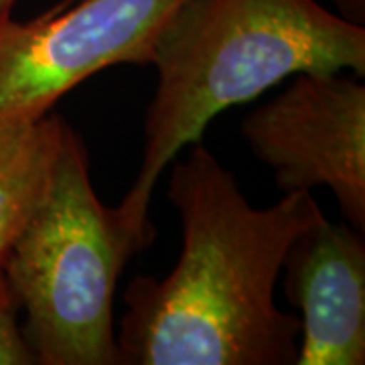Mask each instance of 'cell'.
<instances>
[{
	"instance_id": "1",
	"label": "cell",
	"mask_w": 365,
	"mask_h": 365,
	"mask_svg": "<svg viewBox=\"0 0 365 365\" xmlns=\"http://www.w3.org/2000/svg\"><path fill=\"white\" fill-rule=\"evenodd\" d=\"M167 195L181 254L165 278L138 274L124 290L118 365H294L300 319L274 292L290 244L323 213L311 191L254 207L195 143L170 170Z\"/></svg>"
},
{
	"instance_id": "2",
	"label": "cell",
	"mask_w": 365,
	"mask_h": 365,
	"mask_svg": "<svg viewBox=\"0 0 365 365\" xmlns=\"http://www.w3.org/2000/svg\"><path fill=\"white\" fill-rule=\"evenodd\" d=\"M157 90L143 160L118 215L148 248L150 199L163 170L213 118L297 73L365 76V26L317 0H185L155 47Z\"/></svg>"
},
{
	"instance_id": "3",
	"label": "cell",
	"mask_w": 365,
	"mask_h": 365,
	"mask_svg": "<svg viewBox=\"0 0 365 365\" xmlns=\"http://www.w3.org/2000/svg\"><path fill=\"white\" fill-rule=\"evenodd\" d=\"M144 246L96 195L83 140L69 124L51 185L4 266L37 365H118L114 297Z\"/></svg>"
},
{
	"instance_id": "4",
	"label": "cell",
	"mask_w": 365,
	"mask_h": 365,
	"mask_svg": "<svg viewBox=\"0 0 365 365\" xmlns=\"http://www.w3.org/2000/svg\"><path fill=\"white\" fill-rule=\"evenodd\" d=\"M185 0H66L33 21H0V126L47 116L67 91L114 66H153Z\"/></svg>"
},
{
	"instance_id": "5",
	"label": "cell",
	"mask_w": 365,
	"mask_h": 365,
	"mask_svg": "<svg viewBox=\"0 0 365 365\" xmlns=\"http://www.w3.org/2000/svg\"><path fill=\"white\" fill-rule=\"evenodd\" d=\"M359 76L297 73L242 120V136L276 187H327L353 230H365V86Z\"/></svg>"
},
{
	"instance_id": "6",
	"label": "cell",
	"mask_w": 365,
	"mask_h": 365,
	"mask_svg": "<svg viewBox=\"0 0 365 365\" xmlns=\"http://www.w3.org/2000/svg\"><path fill=\"white\" fill-rule=\"evenodd\" d=\"M284 294L299 309L294 365L365 364V242L321 213L290 244Z\"/></svg>"
},
{
	"instance_id": "7",
	"label": "cell",
	"mask_w": 365,
	"mask_h": 365,
	"mask_svg": "<svg viewBox=\"0 0 365 365\" xmlns=\"http://www.w3.org/2000/svg\"><path fill=\"white\" fill-rule=\"evenodd\" d=\"M67 122L47 116L0 126V307L13 304L4 266L51 185Z\"/></svg>"
},
{
	"instance_id": "8",
	"label": "cell",
	"mask_w": 365,
	"mask_h": 365,
	"mask_svg": "<svg viewBox=\"0 0 365 365\" xmlns=\"http://www.w3.org/2000/svg\"><path fill=\"white\" fill-rule=\"evenodd\" d=\"M14 304L0 307V365H37L16 319Z\"/></svg>"
},
{
	"instance_id": "9",
	"label": "cell",
	"mask_w": 365,
	"mask_h": 365,
	"mask_svg": "<svg viewBox=\"0 0 365 365\" xmlns=\"http://www.w3.org/2000/svg\"><path fill=\"white\" fill-rule=\"evenodd\" d=\"M337 9V13L357 25L365 23V0H331Z\"/></svg>"
},
{
	"instance_id": "10",
	"label": "cell",
	"mask_w": 365,
	"mask_h": 365,
	"mask_svg": "<svg viewBox=\"0 0 365 365\" xmlns=\"http://www.w3.org/2000/svg\"><path fill=\"white\" fill-rule=\"evenodd\" d=\"M16 0H0V21L13 16V6Z\"/></svg>"
}]
</instances>
